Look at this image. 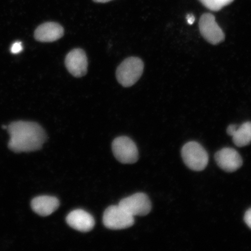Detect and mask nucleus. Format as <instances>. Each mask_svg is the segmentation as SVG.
Instances as JSON below:
<instances>
[{
    "label": "nucleus",
    "instance_id": "1",
    "mask_svg": "<svg viewBox=\"0 0 251 251\" xmlns=\"http://www.w3.org/2000/svg\"><path fill=\"white\" fill-rule=\"evenodd\" d=\"M7 130L10 136L8 148L15 153L38 151L47 140L45 130L36 122H12L8 126Z\"/></svg>",
    "mask_w": 251,
    "mask_h": 251
},
{
    "label": "nucleus",
    "instance_id": "2",
    "mask_svg": "<svg viewBox=\"0 0 251 251\" xmlns=\"http://www.w3.org/2000/svg\"><path fill=\"white\" fill-rule=\"evenodd\" d=\"M143 71V61L139 58L131 56L119 65L116 72V76L122 86L129 87L139 80Z\"/></svg>",
    "mask_w": 251,
    "mask_h": 251
},
{
    "label": "nucleus",
    "instance_id": "3",
    "mask_svg": "<svg viewBox=\"0 0 251 251\" xmlns=\"http://www.w3.org/2000/svg\"><path fill=\"white\" fill-rule=\"evenodd\" d=\"M181 156L184 164L194 171H202L208 164V152L196 141H190L185 144L181 150Z\"/></svg>",
    "mask_w": 251,
    "mask_h": 251
},
{
    "label": "nucleus",
    "instance_id": "4",
    "mask_svg": "<svg viewBox=\"0 0 251 251\" xmlns=\"http://www.w3.org/2000/svg\"><path fill=\"white\" fill-rule=\"evenodd\" d=\"M103 223L106 228L111 230H122L132 226L134 219L119 205H113L105 210Z\"/></svg>",
    "mask_w": 251,
    "mask_h": 251
},
{
    "label": "nucleus",
    "instance_id": "5",
    "mask_svg": "<svg viewBox=\"0 0 251 251\" xmlns=\"http://www.w3.org/2000/svg\"><path fill=\"white\" fill-rule=\"evenodd\" d=\"M112 151L119 162L132 164L139 159V151L134 141L126 136L117 137L112 143Z\"/></svg>",
    "mask_w": 251,
    "mask_h": 251
},
{
    "label": "nucleus",
    "instance_id": "6",
    "mask_svg": "<svg viewBox=\"0 0 251 251\" xmlns=\"http://www.w3.org/2000/svg\"><path fill=\"white\" fill-rule=\"evenodd\" d=\"M118 205L133 217L148 215L152 208V204L149 197L142 193L125 198Z\"/></svg>",
    "mask_w": 251,
    "mask_h": 251
},
{
    "label": "nucleus",
    "instance_id": "7",
    "mask_svg": "<svg viewBox=\"0 0 251 251\" xmlns=\"http://www.w3.org/2000/svg\"><path fill=\"white\" fill-rule=\"evenodd\" d=\"M199 27L203 38L212 45H218L225 39L224 31L216 23L214 16L211 14L202 15L200 20Z\"/></svg>",
    "mask_w": 251,
    "mask_h": 251
},
{
    "label": "nucleus",
    "instance_id": "8",
    "mask_svg": "<svg viewBox=\"0 0 251 251\" xmlns=\"http://www.w3.org/2000/svg\"><path fill=\"white\" fill-rule=\"evenodd\" d=\"M65 64L70 73L76 77H81L87 74L88 60L82 49H75L66 56Z\"/></svg>",
    "mask_w": 251,
    "mask_h": 251
},
{
    "label": "nucleus",
    "instance_id": "9",
    "mask_svg": "<svg viewBox=\"0 0 251 251\" xmlns=\"http://www.w3.org/2000/svg\"><path fill=\"white\" fill-rule=\"evenodd\" d=\"M216 164L220 168L226 172H234L243 165V159L236 150L224 148L215 153Z\"/></svg>",
    "mask_w": 251,
    "mask_h": 251
},
{
    "label": "nucleus",
    "instance_id": "10",
    "mask_svg": "<svg viewBox=\"0 0 251 251\" xmlns=\"http://www.w3.org/2000/svg\"><path fill=\"white\" fill-rule=\"evenodd\" d=\"M67 224L75 230L81 232H89L95 225V221L89 213L81 209L71 212L66 219Z\"/></svg>",
    "mask_w": 251,
    "mask_h": 251
},
{
    "label": "nucleus",
    "instance_id": "11",
    "mask_svg": "<svg viewBox=\"0 0 251 251\" xmlns=\"http://www.w3.org/2000/svg\"><path fill=\"white\" fill-rule=\"evenodd\" d=\"M64 35V28L58 23H46L40 25L34 31V38L43 43L54 42Z\"/></svg>",
    "mask_w": 251,
    "mask_h": 251
},
{
    "label": "nucleus",
    "instance_id": "12",
    "mask_svg": "<svg viewBox=\"0 0 251 251\" xmlns=\"http://www.w3.org/2000/svg\"><path fill=\"white\" fill-rule=\"evenodd\" d=\"M59 201L56 197L42 196L34 198L31 201L33 211L41 216H48L59 208Z\"/></svg>",
    "mask_w": 251,
    "mask_h": 251
},
{
    "label": "nucleus",
    "instance_id": "13",
    "mask_svg": "<svg viewBox=\"0 0 251 251\" xmlns=\"http://www.w3.org/2000/svg\"><path fill=\"white\" fill-rule=\"evenodd\" d=\"M235 145L238 147L249 146L251 143V122H247L237 127L232 135Z\"/></svg>",
    "mask_w": 251,
    "mask_h": 251
},
{
    "label": "nucleus",
    "instance_id": "14",
    "mask_svg": "<svg viewBox=\"0 0 251 251\" xmlns=\"http://www.w3.org/2000/svg\"><path fill=\"white\" fill-rule=\"evenodd\" d=\"M234 0H200L205 7L211 11H218L231 4Z\"/></svg>",
    "mask_w": 251,
    "mask_h": 251
},
{
    "label": "nucleus",
    "instance_id": "15",
    "mask_svg": "<svg viewBox=\"0 0 251 251\" xmlns=\"http://www.w3.org/2000/svg\"><path fill=\"white\" fill-rule=\"evenodd\" d=\"M23 50V44L20 42H17L13 43L11 47V52L12 54H17Z\"/></svg>",
    "mask_w": 251,
    "mask_h": 251
},
{
    "label": "nucleus",
    "instance_id": "16",
    "mask_svg": "<svg viewBox=\"0 0 251 251\" xmlns=\"http://www.w3.org/2000/svg\"><path fill=\"white\" fill-rule=\"evenodd\" d=\"M244 220L248 226L251 229V208L245 213Z\"/></svg>",
    "mask_w": 251,
    "mask_h": 251
},
{
    "label": "nucleus",
    "instance_id": "17",
    "mask_svg": "<svg viewBox=\"0 0 251 251\" xmlns=\"http://www.w3.org/2000/svg\"><path fill=\"white\" fill-rule=\"evenodd\" d=\"M237 127V126L235 125H231L227 128V133L229 136H232L235 130Z\"/></svg>",
    "mask_w": 251,
    "mask_h": 251
},
{
    "label": "nucleus",
    "instance_id": "18",
    "mask_svg": "<svg viewBox=\"0 0 251 251\" xmlns=\"http://www.w3.org/2000/svg\"><path fill=\"white\" fill-rule=\"evenodd\" d=\"M187 21L188 24L193 25L195 21V17L193 15H188L187 16Z\"/></svg>",
    "mask_w": 251,
    "mask_h": 251
},
{
    "label": "nucleus",
    "instance_id": "19",
    "mask_svg": "<svg viewBox=\"0 0 251 251\" xmlns=\"http://www.w3.org/2000/svg\"><path fill=\"white\" fill-rule=\"evenodd\" d=\"M94 1L97 2L105 3L111 1V0H94Z\"/></svg>",
    "mask_w": 251,
    "mask_h": 251
}]
</instances>
